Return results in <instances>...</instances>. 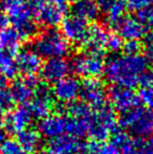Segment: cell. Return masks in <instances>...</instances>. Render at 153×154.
Wrapping results in <instances>:
<instances>
[{
  "instance_id": "1",
  "label": "cell",
  "mask_w": 153,
  "mask_h": 154,
  "mask_svg": "<svg viewBox=\"0 0 153 154\" xmlns=\"http://www.w3.org/2000/svg\"><path fill=\"white\" fill-rule=\"evenodd\" d=\"M148 69V61L141 54H123L111 58L105 64L104 75L115 86L134 88L139 86L142 73Z\"/></svg>"
},
{
  "instance_id": "2",
  "label": "cell",
  "mask_w": 153,
  "mask_h": 154,
  "mask_svg": "<svg viewBox=\"0 0 153 154\" xmlns=\"http://www.w3.org/2000/svg\"><path fill=\"white\" fill-rule=\"evenodd\" d=\"M0 10L6 13L14 29L22 40H27L37 32L36 21L24 0H0Z\"/></svg>"
},
{
  "instance_id": "3",
  "label": "cell",
  "mask_w": 153,
  "mask_h": 154,
  "mask_svg": "<svg viewBox=\"0 0 153 154\" xmlns=\"http://www.w3.org/2000/svg\"><path fill=\"white\" fill-rule=\"evenodd\" d=\"M118 118L115 111L110 106L94 109L87 121V134L93 142H105L113 132L116 131Z\"/></svg>"
},
{
  "instance_id": "4",
  "label": "cell",
  "mask_w": 153,
  "mask_h": 154,
  "mask_svg": "<svg viewBox=\"0 0 153 154\" xmlns=\"http://www.w3.org/2000/svg\"><path fill=\"white\" fill-rule=\"evenodd\" d=\"M32 49L41 58H65L70 51V44L62 32L48 29L36 36Z\"/></svg>"
},
{
  "instance_id": "5",
  "label": "cell",
  "mask_w": 153,
  "mask_h": 154,
  "mask_svg": "<svg viewBox=\"0 0 153 154\" xmlns=\"http://www.w3.org/2000/svg\"><path fill=\"white\" fill-rule=\"evenodd\" d=\"M118 123L130 135L148 138L153 135V109L137 106L123 113Z\"/></svg>"
},
{
  "instance_id": "6",
  "label": "cell",
  "mask_w": 153,
  "mask_h": 154,
  "mask_svg": "<svg viewBox=\"0 0 153 154\" xmlns=\"http://www.w3.org/2000/svg\"><path fill=\"white\" fill-rule=\"evenodd\" d=\"M70 66L79 77L91 79L99 78L104 73L105 62L101 55L86 51L77 55Z\"/></svg>"
},
{
  "instance_id": "7",
  "label": "cell",
  "mask_w": 153,
  "mask_h": 154,
  "mask_svg": "<svg viewBox=\"0 0 153 154\" xmlns=\"http://www.w3.org/2000/svg\"><path fill=\"white\" fill-rule=\"evenodd\" d=\"M79 97H81L82 102L94 110L106 105L107 90L104 83L99 80V78L85 79V81L81 83Z\"/></svg>"
},
{
  "instance_id": "8",
  "label": "cell",
  "mask_w": 153,
  "mask_h": 154,
  "mask_svg": "<svg viewBox=\"0 0 153 154\" xmlns=\"http://www.w3.org/2000/svg\"><path fill=\"white\" fill-rule=\"evenodd\" d=\"M65 14L66 0H46L35 15L41 25L53 29L61 24Z\"/></svg>"
},
{
  "instance_id": "9",
  "label": "cell",
  "mask_w": 153,
  "mask_h": 154,
  "mask_svg": "<svg viewBox=\"0 0 153 154\" xmlns=\"http://www.w3.org/2000/svg\"><path fill=\"white\" fill-rule=\"evenodd\" d=\"M107 99L111 104V107L115 111L125 113L129 110L139 106V97L133 88L121 87V86H115L107 91Z\"/></svg>"
},
{
  "instance_id": "10",
  "label": "cell",
  "mask_w": 153,
  "mask_h": 154,
  "mask_svg": "<svg viewBox=\"0 0 153 154\" xmlns=\"http://www.w3.org/2000/svg\"><path fill=\"white\" fill-rule=\"evenodd\" d=\"M33 119L45 118L51 113L54 108V97L51 90L46 85L39 83L31 101L27 103Z\"/></svg>"
},
{
  "instance_id": "11",
  "label": "cell",
  "mask_w": 153,
  "mask_h": 154,
  "mask_svg": "<svg viewBox=\"0 0 153 154\" xmlns=\"http://www.w3.org/2000/svg\"><path fill=\"white\" fill-rule=\"evenodd\" d=\"M32 120H33V116L27 104H22L21 106L13 108L8 113L4 114L1 126L5 133L16 134L17 132L29 127Z\"/></svg>"
},
{
  "instance_id": "12",
  "label": "cell",
  "mask_w": 153,
  "mask_h": 154,
  "mask_svg": "<svg viewBox=\"0 0 153 154\" xmlns=\"http://www.w3.org/2000/svg\"><path fill=\"white\" fill-rule=\"evenodd\" d=\"M46 150L48 154H79L86 151V144L80 137L63 134L49 140Z\"/></svg>"
},
{
  "instance_id": "13",
  "label": "cell",
  "mask_w": 153,
  "mask_h": 154,
  "mask_svg": "<svg viewBox=\"0 0 153 154\" xmlns=\"http://www.w3.org/2000/svg\"><path fill=\"white\" fill-rule=\"evenodd\" d=\"M87 23V21L74 14L64 17L61 22L62 35L67 39L68 42L76 45H83L89 29Z\"/></svg>"
},
{
  "instance_id": "14",
  "label": "cell",
  "mask_w": 153,
  "mask_h": 154,
  "mask_svg": "<svg viewBox=\"0 0 153 154\" xmlns=\"http://www.w3.org/2000/svg\"><path fill=\"white\" fill-rule=\"evenodd\" d=\"M81 82L75 77L66 75L65 78L54 83L51 89L53 97L61 104H70L77 101L80 95Z\"/></svg>"
},
{
  "instance_id": "15",
  "label": "cell",
  "mask_w": 153,
  "mask_h": 154,
  "mask_svg": "<svg viewBox=\"0 0 153 154\" xmlns=\"http://www.w3.org/2000/svg\"><path fill=\"white\" fill-rule=\"evenodd\" d=\"M38 131L42 137L53 140L68 132V118L62 113L48 114L41 119L38 126Z\"/></svg>"
},
{
  "instance_id": "16",
  "label": "cell",
  "mask_w": 153,
  "mask_h": 154,
  "mask_svg": "<svg viewBox=\"0 0 153 154\" xmlns=\"http://www.w3.org/2000/svg\"><path fill=\"white\" fill-rule=\"evenodd\" d=\"M38 85L39 81L35 75H23L22 78L15 79L8 88L15 103L22 105L31 101Z\"/></svg>"
},
{
  "instance_id": "17",
  "label": "cell",
  "mask_w": 153,
  "mask_h": 154,
  "mask_svg": "<svg viewBox=\"0 0 153 154\" xmlns=\"http://www.w3.org/2000/svg\"><path fill=\"white\" fill-rule=\"evenodd\" d=\"M70 70V63L65 58H50L42 64L40 72L42 79L46 83L54 84L69 75Z\"/></svg>"
},
{
  "instance_id": "18",
  "label": "cell",
  "mask_w": 153,
  "mask_h": 154,
  "mask_svg": "<svg viewBox=\"0 0 153 154\" xmlns=\"http://www.w3.org/2000/svg\"><path fill=\"white\" fill-rule=\"evenodd\" d=\"M17 72L22 75H35L42 67V58L34 49L26 48L18 51L15 55Z\"/></svg>"
},
{
  "instance_id": "19",
  "label": "cell",
  "mask_w": 153,
  "mask_h": 154,
  "mask_svg": "<svg viewBox=\"0 0 153 154\" xmlns=\"http://www.w3.org/2000/svg\"><path fill=\"white\" fill-rule=\"evenodd\" d=\"M118 36L126 41H139L145 36V21L134 16H125L118 25Z\"/></svg>"
},
{
  "instance_id": "20",
  "label": "cell",
  "mask_w": 153,
  "mask_h": 154,
  "mask_svg": "<svg viewBox=\"0 0 153 154\" xmlns=\"http://www.w3.org/2000/svg\"><path fill=\"white\" fill-rule=\"evenodd\" d=\"M108 36L109 32L104 26L99 24H93L88 29L87 36L84 40L83 46L89 53L103 56L104 51H106Z\"/></svg>"
},
{
  "instance_id": "21",
  "label": "cell",
  "mask_w": 153,
  "mask_h": 154,
  "mask_svg": "<svg viewBox=\"0 0 153 154\" xmlns=\"http://www.w3.org/2000/svg\"><path fill=\"white\" fill-rule=\"evenodd\" d=\"M111 143L120 154H139L142 140L134 138L126 131H115L112 133Z\"/></svg>"
},
{
  "instance_id": "22",
  "label": "cell",
  "mask_w": 153,
  "mask_h": 154,
  "mask_svg": "<svg viewBox=\"0 0 153 154\" xmlns=\"http://www.w3.org/2000/svg\"><path fill=\"white\" fill-rule=\"evenodd\" d=\"M17 143L27 153H36L42 146V135L38 129L26 127L17 132Z\"/></svg>"
},
{
  "instance_id": "23",
  "label": "cell",
  "mask_w": 153,
  "mask_h": 154,
  "mask_svg": "<svg viewBox=\"0 0 153 154\" xmlns=\"http://www.w3.org/2000/svg\"><path fill=\"white\" fill-rule=\"evenodd\" d=\"M72 14L89 22L98 18L100 8L94 0H75L72 4Z\"/></svg>"
},
{
  "instance_id": "24",
  "label": "cell",
  "mask_w": 153,
  "mask_h": 154,
  "mask_svg": "<svg viewBox=\"0 0 153 154\" xmlns=\"http://www.w3.org/2000/svg\"><path fill=\"white\" fill-rule=\"evenodd\" d=\"M20 36L14 29H8L0 31V49L8 51L12 55H16L18 53L21 45Z\"/></svg>"
},
{
  "instance_id": "25",
  "label": "cell",
  "mask_w": 153,
  "mask_h": 154,
  "mask_svg": "<svg viewBox=\"0 0 153 154\" xmlns=\"http://www.w3.org/2000/svg\"><path fill=\"white\" fill-rule=\"evenodd\" d=\"M127 5L124 0H113L104 12L106 21L110 25H116L126 16Z\"/></svg>"
},
{
  "instance_id": "26",
  "label": "cell",
  "mask_w": 153,
  "mask_h": 154,
  "mask_svg": "<svg viewBox=\"0 0 153 154\" xmlns=\"http://www.w3.org/2000/svg\"><path fill=\"white\" fill-rule=\"evenodd\" d=\"M0 73L8 79L14 78L17 73L15 56L3 49H0Z\"/></svg>"
},
{
  "instance_id": "27",
  "label": "cell",
  "mask_w": 153,
  "mask_h": 154,
  "mask_svg": "<svg viewBox=\"0 0 153 154\" xmlns=\"http://www.w3.org/2000/svg\"><path fill=\"white\" fill-rule=\"evenodd\" d=\"M88 154H120L112 143L93 142L86 145V151Z\"/></svg>"
},
{
  "instance_id": "28",
  "label": "cell",
  "mask_w": 153,
  "mask_h": 154,
  "mask_svg": "<svg viewBox=\"0 0 153 154\" xmlns=\"http://www.w3.org/2000/svg\"><path fill=\"white\" fill-rule=\"evenodd\" d=\"M91 113V108L88 107L84 102H72L68 104L67 116L70 118L78 119V120H83L87 119Z\"/></svg>"
},
{
  "instance_id": "29",
  "label": "cell",
  "mask_w": 153,
  "mask_h": 154,
  "mask_svg": "<svg viewBox=\"0 0 153 154\" xmlns=\"http://www.w3.org/2000/svg\"><path fill=\"white\" fill-rule=\"evenodd\" d=\"M0 154H29L25 152L17 140L12 138H5L0 144Z\"/></svg>"
},
{
  "instance_id": "30",
  "label": "cell",
  "mask_w": 153,
  "mask_h": 154,
  "mask_svg": "<svg viewBox=\"0 0 153 154\" xmlns=\"http://www.w3.org/2000/svg\"><path fill=\"white\" fill-rule=\"evenodd\" d=\"M15 101L8 87L0 88V107L4 111H10L15 107Z\"/></svg>"
},
{
  "instance_id": "31",
  "label": "cell",
  "mask_w": 153,
  "mask_h": 154,
  "mask_svg": "<svg viewBox=\"0 0 153 154\" xmlns=\"http://www.w3.org/2000/svg\"><path fill=\"white\" fill-rule=\"evenodd\" d=\"M127 8L132 12L144 13L153 5V0H125Z\"/></svg>"
},
{
  "instance_id": "32",
  "label": "cell",
  "mask_w": 153,
  "mask_h": 154,
  "mask_svg": "<svg viewBox=\"0 0 153 154\" xmlns=\"http://www.w3.org/2000/svg\"><path fill=\"white\" fill-rule=\"evenodd\" d=\"M123 48V39L118 34L109 32L108 40L106 44V51L110 53H118Z\"/></svg>"
},
{
  "instance_id": "33",
  "label": "cell",
  "mask_w": 153,
  "mask_h": 154,
  "mask_svg": "<svg viewBox=\"0 0 153 154\" xmlns=\"http://www.w3.org/2000/svg\"><path fill=\"white\" fill-rule=\"evenodd\" d=\"M139 86H141V88L153 87V70L147 69L142 73L139 81Z\"/></svg>"
},
{
  "instance_id": "34",
  "label": "cell",
  "mask_w": 153,
  "mask_h": 154,
  "mask_svg": "<svg viewBox=\"0 0 153 154\" xmlns=\"http://www.w3.org/2000/svg\"><path fill=\"white\" fill-rule=\"evenodd\" d=\"M123 51L124 54L128 55H134V54H139L141 51V44L139 41H126L125 44H123Z\"/></svg>"
},
{
  "instance_id": "35",
  "label": "cell",
  "mask_w": 153,
  "mask_h": 154,
  "mask_svg": "<svg viewBox=\"0 0 153 154\" xmlns=\"http://www.w3.org/2000/svg\"><path fill=\"white\" fill-rule=\"evenodd\" d=\"M145 58L148 62L153 64V32L147 37V39H146Z\"/></svg>"
},
{
  "instance_id": "36",
  "label": "cell",
  "mask_w": 153,
  "mask_h": 154,
  "mask_svg": "<svg viewBox=\"0 0 153 154\" xmlns=\"http://www.w3.org/2000/svg\"><path fill=\"white\" fill-rule=\"evenodd\" d=\"M139 154H153V135L146 140H142Z\"/></svg>"
},
{
  "instance_id": "37",
  "label": "cell",
  "mask_w": 153,
  "mask_h": 154,
  "mask_svg": "<svg viewBox=\"0 0 153 154\" xmlns=\"http://www.w3.org/2000/svg\"><path fill=\"white\" fill-rule=\"evenodd\" d=\"M45 1H46V0H24L25 4H26L27 8L31 10V12L33 13V14L37 13V11L44 4Z\"/></svg>"
},
{
  "instance_id": "38",
  "label": "cell",
  "mask_w": 153,
  "mask_h": 154,
  "mask_svg": "<svg viewBox=\"0 0 153 154\" xmlns=\"http://www.w3.org/2000/svg\"><path fill=\"white\" fill-rule=\"evenodd\" d=\"M10 23H11L10 18L6 15V13H4L3 11L0 10V31H3V29H8Z\"/></svg>"
},
{
  "instance_id": "39",
  "label": "cell",
  "mask_w": 153,
  "mask_h": 154,
  "mask_svg": "<svg viewBox=\"0 0 153 154\" xmlns=\"http://www.w3.org/2000/svg\"><path fill=\"white\" fill-rule=\"evenodd\" d=\"M96 3V5L99 6V8H100V11H102V12H105L106 11V8H108L109 5L111 4V2L113 1V0H94Z\"/></svg>"
},
{
  "instance_id": "40",
  "label": "cell",
  "mask_w": 153,
  "mask_h": 154,
  "mask_svg": "<svg viewBox=\"0 0 153 154\" xmlns=\"http://www.w3.org/2000/svg\"><path fill=\"white\" fill-rule=\"evenodd\" d=\"M144 13H145V21L148 23V24H150L151 26H153V5L149 8V10H147Z\"/></svg>"
},
{
  "instance_id": "41",
  "label": "cell",
  "mask_w": 153,
  "mask_h": 154,
  "mask_svg": "<svg viewBox=\"0 0 153 154\" xmlns=\"http://www.w3.org/2000/svg\"><path fill=\"white\" fill-rule=\"evenodd\" d=\"M8 80L10 79H8L5 75L0 73V88L8 87Z\"/></svg>"
},
{
  "instance_id": "42",
  "label": "cell",
  "mask_w": 153,
  "mask_h": 154,
  "mask_svg": "<svg viewBox=\"0 0 153 154\" xmlns=\"http://www.w3.org/2000/svg\"><path fill=\"white\" fill-rule=\"evenodd\" d=\"M4 114H5V111L0 107V126L2 125V122H3V118H4Z\"/></svg>"
},
{
  "instance_id": "43",
  "label": "cell",
  "mask_w": 153,
  "mask_h": 154,
  "mask_svg": "<svg viewBox=\"0 0 153 154\" xmlns=\"http://www.w3.org/2000/svg\"><path fill=\"white\" fill-rule=\"evenodd\" d=\"M4 133H5V132H4L3 130L0 129V144H1L4 140H5V134H4Z\"/></svg>"
},
{
  "instance_id": "44",
  "label": "cell",
  "mask_w": 153,
  "mask_h": 154,
  "mask_svg": "<svg viewBox=\"0 0 153 154\" xmlns=\"http://www.w3.org/2000/svg\"><path fill=\"white\" fill-rule=\"evenodd\" d=\"M37 154H39V153H37Z\"/></svg>"
}]
</instances>
